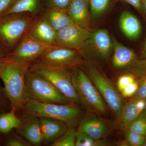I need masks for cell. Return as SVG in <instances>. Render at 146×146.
I'll return each mask as SVG.
<instances>
[{"instance_id":"4","label":"cell","mask_w":146,"mask_h":146,"mask_svg":"<svg viewBox=\"0 0 146 146\" xmlns=\"http://www.w3.org/2000/svg\"><path fill=\"white\" fill-rule=\"evenodd\" d=\"M71 72L80 105L97 115L106 114L107 105L86 72L80 67L71 69Z\"/></svg>"},{"instance_id":"2","label":"cell","mask_w":146,"mask_h":146,"mask_svg":"<svg viewBox=\"0 0 146 146\" xmlns=\"http://www.w3.org/2000/svg\"><path fill=\"white\" fill-rule=\"evenodd\" d=\"M37 17L28 13H16L0 18V44L7 54L18 46Z\"/></svg>"},{"instance_id":"38","label":"cell","mask_w":146,"mask_h":146,"mask_svg":"<svg viewBox=\"0 0 146 146\" xmlns=\"http://www.w3.org/2000/svg\"><path fill=\"white\" fill-rule=\"evenodd\" d=\"M143 54L144 58H145V59H146V40L145 42V44H144Z\"/></svg>"},{"instance_id":"23","label":"cell","mask_w":146,"mask_h":146,"mask_svg":"<svg viewBox=\"0 0 146 146\" xmlns=\"http://www.w3.org/2000/svg\"><path fill=\"white\" fill-rule=\"evenodd\" d=\"M108 144L104 139L95 140L80 131H76V146H102Z\"/></svg>"},{"instance_id":"32","label":"cell","mask_w":146,"mask_h":146,"mask_svg":"<svg viewBox=\"0 0 146 146\" xmlns=\"http://www.w3.org/2000/svg\"><path fill=\"white\" fill-rule=\"evenodd\" d=\"M141 80L138 91L133 97L146 100V77Z\"/></svg>"},{"instance_id":"20","label":"cell","mask_w":146,"mask_h":146,"mask_svg":"<svg viewBox=\"0 0 146 146\" xmlns=\"http://www.w3.org/2000/svg\"><path fill=\"white\" fill-rule=\"evenodd\" d=\"M45 9L42 0H17L3 16L11 13H28L39 17Z\"/></svg>"},{"instance_id":"3","label":"cell","mask_w":146,"mask_h":146,"mask_svg":"<svg viewBox=\"0 0 146 146\" xmlns=\"http://www.w3.org/2000/svg\"><path fill=\"white\" fill-rule=\"evenodd\" d=\"M23 108L29 115L60 120L69 127H76L84 115L81 108L75 104L47 103L29 100Z\"/></svg>"},{"instance_id":"31","label":"cell","mask_w":146,"mask_h":146,"mask_svg":"<svg viewBox=\"0 0 146 146\" xmlns=\"http://www.w3.org/2000/svg\"><path fill=\"white\" fill-rule=\"evenodd\" d=\"M139 87V83L138 81L135 80L132 82L126 87H125L122 91H121V95L124 98H130L133 97L138 91Z\"/></svg>"},{"instance_id":"34","label":"cell","mask_w":146,"mask_h":146,"mask_svg":"<svg viewBox=\"0 0 146 146\" xmlns=\"http://www.w3.org/2000/svg\"><path fill=\"white\" fill-rule=\"evenodd\" d=\"M6 145L8 146H27L29 143L20 138H13L7 141Z\"/></svg>"},{"instance_id":"15","label":"cell","mask_w":146,"mask_h":146,"mask_svg":"<svg viewBox=\"0 0 146 146\" xmlns=\"http://www.w3.org/2000/svg\"><path fill=\"white\" fill-rule=\"evenodd\" d=\"M39 118L44 143H53L63 136L69 127L60 120L44 117Z\"/></svg>"},{"instance_id":"9","label":"cell","mask_w":146,"mask_h":146,"mask_svg":"<svg viewBox=\"0 0 146 146\" xmlns=\"http://www.w3.org/2000/svg\"><path fill=\"white\" fill-rule=\"evenodd\" d=\"M50 46L39 42L28 32L6 56L18 63L31 65Z\"/></svg>"},{"instance_id":"8","label":"cell","mask_w":146,"mask_h":146,"mask_svg":"<svg viewBox=\"0 0 146 146\" xmlns=\"http://www.w3.org/2000/svg\"><path fill=\"white\" fill-rule=\"evenodd\" d=\"M36 61L66 69L80 67L83 64L82 56L76 50L60 46H51Z\"/></svg>"},{"instance_id":"30","label":"cell","mask_w":146,"mask_h":146,"mask_svg":"<svg viewBox=\"0 0 146 146\" xmlns=\"http://www.w3.org/2000/svg\"><path fill=\"white\" fill-rule=\"evenodd\" d=\"M136 79L135 77L131 74H125L121 76L118 78L117 82V90L120 92H121L129 84Z\"/></svg>"},{"instance_id":"5","label":"cell","mask_w":146,"mask_h":146,"mask_svg":"<svg viewBox=\"0 0 146 146\" xmlns=\"http://www.w3.org/2000/svg\"><path fill=\"white\" fill-rule=\"evenodd\" d=\"M29 70L39 74L49 81L68 98L72 104L80 105L72 80L71 70L36 60L31 64Z\"/></svg>"},{"instance_id":"21","label":"cell","mask_w":146,"mask_h":146,"mask_svg":"<svg viewBox=\"0 0 146 146\" xmlns=\"http://www.w3.org/2000/svg\"><path fill=\"white\" fill-rule=\"evenodd\" d=\"M120 28L127 37L136 39L141 35L142 26L139 20L129 11L123 12L119 19Z\"/></svg>"},{"instance_id":"39","label":"cell","mask_w":146,"mask_h":146,"mask_svg":"<svg viewBox=\"0 0 146 146\" xmlns=\"http://www.w3.org/2000/svg\"><path fill=\"white\" fill-rule=\"evenodd\" d=\"M143 146H146V140L145 142V143H144V144H143Z\"/></svg>"},{"instance_id":"19","label":"cell","mask_w":146,"mask_h":146,"mask_svg":"<svg viewBox=\"0 0 146 146\" xmlns=\"http://www.w3.org/2000/svg\"><path fill=\"white\" fill-rule=\"evenodd\" d=\"M42 16L56 32L74 24L67 11L45 8Z\"/></svg>"},{"instance_id":"27","label":"cell","mask_w":146,"mask_h":146,"mask_svg":"<svg viewBox=\"0 0 146 146\" xmlns=\"http://www.w3.org/2000/svg\"><path fill=\"white\" fill-rule=\"evenodd\" d=\"M125 141L128 145L143 146L145 142L146 136L134 133L127 130H124Z\"/></svg>"},{"instance_id":"28","label":"cell","mask_w":146,"mask_h":146,"mask_svg":"<svg viewBox=\"0 0 146 146\" xmlns=\"http://www.w3.org/2000/svg\"><path fill=\"white\" fill-rule=\"evenodd\" d=\"M72 0H42L45 8L67 11Z\"/></svg>"},{"instance_id":"18","label":"cell","mask_w":146,"mask_h":146,"mask_svg":"<svg viewBox=\"0 0 146 146\" xmlns=\"http://www.w3.org/2000/svg\"><path fill=\"white\" fill-rule=\"evenodd\" d=\"M114 54L112 63L117 69H121L131 66L136 61V55L132 50L112 39Z\"/></svg>"},{"instance_id":"36","label":"cell","mask_w":146,"mask_h":146,"mask_svg":"<svg viewBox=\"0 0 146 146\" xmlns=\"http://www.w3.org/2000/svg\"><path fill=\"white\" fill-rule=\"evenodd\" d=\"M7 54H7V52H6L5 50L0 44V59L5 57Z\"/></svg>"},{"instance_id":"40","label":"cell","mask_w":146,"mask_h":146,"mask_svg":"<svg viewBox=\"0 0 146 146\" xmlns=\"http://www.w3.org/2000/svg\"><path fill=\"white\" fill-rule=\"evenodd\" d=\"M0 101H1V97H0Z\"/></svg>"},{"instance_id":"16","label":"cell","mask_w":146,"mask_h":146,"mask_svg":"<svg viewBox=\"0 0 146 146\" xmlns=\"http://www.w3.org/2000/svg\"><path fill=\"white\" fill-rule=\"evenodd\" d=\"M146 110V100L133 97L126 103L119 118L117 120L118 125L124 130L129 124L136 119Z\"/></svg>"},{"instance_id":"22","label":"cell","mask_w":146,"mask_h":146,"mask_svg":"<svg viewBox=\"0 0 146 146\" xmlns=\"http://www.w3.org/2000/svg\"><path fill=\"white\" fill-rule=\"evenodd\" d=\"M16 110L12 108L8 113L0 115V131L2 133H8L14 128H18L21 125L22 121L16 116Z\"/></svg>"},{"instance_id":"7","label":"cell","mask_w":146,"mask_h":146,"mask_svg":"<svg viewBox=\"0 0 146 146\" xmlns=\"http://www.w3.org/2000/svg\"><path fill=\"white\" fill-rule=\"evenodd\" d=\"M86 73L117 120L126 103L122 96L110 80L97 69L88 65Z\"/></svg>"},{"instance_id":"24","label":"cell","mask_w":146,"mask_h":146,"mask_svg":"<svg viewBox=\"0 0 146 146\" xmlns=\"http://www.w3.org/2000/svg\"><path fill=\"white\" fill-rule=\"evenodd\" d=\"M113 0H89V8L93 18L98 17L104 13Z\"/></svg>"},{"instance_id":"33","label":"cell","mask_w":146,"mask_h":146,"mask_svg":"<svg viewBox=\"0 0 146 146\" xmlns=\"http://www.w3.org/2000/svg\"><path fill=\"white\" fill-rule=\"evenodd\" d=\"M17 0H0V18L11 7Z\"/></svg>"},{"instance_id":"13","label":"cell","mask_w":146,"mask_h":146,"mask_svg":"<svg viewBox=\"0 0 146 146\" xmlns=\"http://www.w3.org/2000/svg\"><path fill=\"white\" fill-rule=\"evenodd\" d=\"M67 12L74 24L91 30L92 17L89 0H72Z\"/></svg>"},{"instance_id":"12","label":"cell","mask_w":146,"mask_h":146,"mask_svg":"<svg viewBox=\"0 0 146 146\" xmlns=\"http://www.w3.org/2000/svg\"><path fill=\"white\" fill-rule=\"evenodd\" d=\"M112 125L107 120L95 115H86L79 122L78 130L86 133L95 140L102 139L112 129Z\"/></svg>"},{"instance_id":"14","label":"cell","mask_w":146,"mask_h":146,"mask_svg":"<svg viewBox=\"0 0 146 146\" xmlns=\"http://www.w3.org/2000/svg\"><path fill=\"white\" fill-rule=\"evenodd\" d=\"M28 32L35 39L44 44L48 46L57 45L56 31L42 16L37 17Z\"/></svg>"},{"instance_id":"29","label":"cell","mask_w":146,"mask_h":146,"mask_svg":"<svg viewBox=\"0 0 146 146\" xmlns=\"http://www.w3.org/2000/svg\"><path fill=\"white\" fill-rule=\"evenodd\" d=\"M132 66V72L135 78L138 77L141 79L146 77V59L145 60L136 61Z\"/></svg>"},{"instance_id":"17","label":"cell","mask_w":146,"mask_h":146,"mask_svg":"<svg viewBox=\"0 0 146 146\" xmlns=\"http://www.w3.org/2000/svg\"><path fill=\"white\" fill-rule=\"evenodd\" d=\"M18 128L20 133L29 143L39 145L43 143V135L39 118L29 115Z\"/></svg>"},{"instance_id":"6","label":"cell","mask_w":146,"mask_h":146,"mask_svg":"<svg viewBox=\"0 0 146 146\" xmlns=\"http://www.w3.org/2000/svg\"><path fill=\"white\" fill-rule=\"evenodd\" d=\"M25 84L29 100L47 103L72 104L49 81L29 70L26 74Z\"/></svg>"},{"instance_id":"35","label":"cell","mask_w":146,"mask_h":146,"mask_svg":"<svg viewBox=\"0 0 146 146\" xmlns=\"http://www.w3.org/2000/svg\"><path fill=\"white\" fill-rule=\"evenodd\" d=\"M133 7L139 12L143 11L142 0H123Z\"/></svg>"},{"instance_id":"26","label":"cell","mask_w":146,"mask_h":146,"mask_svg":"<svg viewBox=\"0 0 146 146\" xmlns=\"http://www.w3.org/2000/svg\"><path fill=\"white\" fill-rule=\"evenodd\" d=\"M124 130L130 131L146 136V110L136 119L129 124Z\"/></svg>"},{"instance_id":"37","label":"cell","mask_w":146,"mask_h":146,"mask_svg":"<svg viewBox=\"0 0 146 146\" xmlns=\"http://www.w3.org/2000/svg\"><path fill=\"white\" fill-rule=\"evenodd\" d=\"M143 11L146 14V0H142Z\"/></svg>"},{"instance_id":"11","label":"cell","mask_w":146,"mask_h":146,"mask_svg":"<svg viewBox=\"0 0 146 146\" xmlns=\"http://www.w3.org/2000/svg\"><path fill=\"white\" fill-rule=\"evenodd\" d=\"M112 50V41L108 31L101 29L91 33L80 53L82 55L89 52L97 58L106 59L110 56Z\"/></svg>"},{"instance_id":"1","label":"cell","mask_w":146,"mask_h":146,"mask_svg":"<svg viewBox=\"0 0 146 146\" xmlns=\"http://www.w3.org/2000/svg\"><path fill=\"white\" fill-rule=\"evenodd\" d=\"M30 65L13 61L7 56L0 59V78L4 84L6 96L16 110L23 108L29 100L25 76Z\"/></svg>"},{"instance_id":"10","label":"cell","mask_w":146,"mask_h":146,"mask_svg":"<svg viewBox=\"0 0 146 146\" xmlns=\"http://www.w3.org/2000/svg\"><path fill=\"white\" fill-rule=\"evenodd\" d=\"M91 33L90 30L73 24L56 32L57 45L80 52Z\"/></svg>"},{"instance_id":"25","label":"cell","mask_w":146,"mask_h":146,"mask_svg":"<svg viewBox=\"0 0 146 146\" xmlns=\"http://www.w3.org/2000/svg\"><path fill=\"white\" fill-rule=\"evenodd\" d=\"M76 127H69L65 133L52 144V146H76Z\"/></svg>"}]
</instances>
